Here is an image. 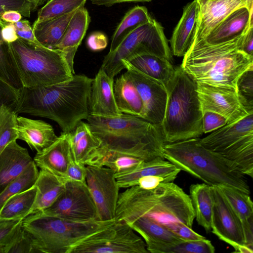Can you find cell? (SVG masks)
Segmentation results:
<instances>
[{"instance_id":"cell-1","label":"cell","mask_w":253,"mask_h":253,"mask_svg":"<svg viewBox=\"0 0 253 253\" xmlns=\"http://www.w3.org/2000/svg\"><path fill=\"white\" fill-rule=\"evenodd\" d=\"M93 79L74 74L59 83L19 91L15 112L46 118L55 122L62 132L72 130L89 113V98Z\"/></svg>"},{"instance_id":"cell-2","label":"cell","mask_w":253,"mask_h":253,"mask_svg":"<svg viewBox=\"0 0 253 253\" xmlns=\"http://www.w3.org/2000/svg\"><path fill=\"white\" fill-rule=\"evenodd\" d=\"M243 35L215 44L193 40L180 66L196 83L237 91L239 77L253 69V57L240 49Z\"/></svg>"},{"instance_id":"cell-3","label":"cell","mask_w":253,"mask_h":253,"mask_svg":"<svg viewBox=\"0 0 253 253\" xmlns=\"http://www.w3.org/2000/svg\"><path fill=\"white\" fill-rule=\"evenodd\" d=\"M137 218L165 226L181 222L192 228L195 213L189 195L172 182H162L152 189L135 185L120 193L115 220Z\"/></svg>"},{"instance_id":"cell-4","label":"cell","mask_w":253,"mask_h":253,"mask_svg":"<svg viewBox=\"0 0 253 253\" xmlns=\"http://www.w3.org/2000/svg\"><path fill=\"white\" fill-rule=\"evenodd\" d=\"M200 139L166 144L164 159L210 186H229L250 194L246 175L234 164L204 147Z\"/></svg>"},{"instance_id":"cell-5","label":"cell","mask_w":253,"mask_h":253,"mask_svg":"<svg viewBox=\"0 0 253 253\" xmlns=\"http://www.w3.org/2000/svg\"><path fill=\"white\" fill-rule=\"evenodd\" d=\"M166 88L167 100L160 126L166 144L199 137L203 132L197 83L179 66Z\"/></svg>"},{"instance_id":"cell-6","label":"cell","mask_w":253,"mask_h":253,"mask_svg":"<svg viewBox=\"0 0 253 253\" xmlns=\"http://www.w3.org/2000/svg\"><path fill=\"white\" fill-rule=\"evenodd\" d=\"M8 46L23 87L49 85L68 80L75 74L59 50L33 44L20 38Z\"/></svg>"},{"instance_id":"cell-7","label":"cell","mask_w":253,"mask_h":253,"mask_svg":"<svg viewBox=\"0 0 253 253\" xmlns=\"http://www.w3.org/2000/svg\"><path fill=\"white\" fill-rule=\"evenodd\" d=\"M115 221H75L36 213L25 218L21 225L35 253H67L75 244Z\"/></svg>"},{"instance_id":"cell-8","label":"cell","mask_w":253,"mask_h":253,"mask_svg":"<svg viewBox=\"0 0 253 253\" xmlns=\"http://www.w3.org/2000/svg\"><path fill=\"white\" fill-rule=\"evenodd\" d=\"M92 132L101 141L100 147L120 149L147 144L163 151L166 144L160 126L140 117L122 114L104 117L89 115L87 119Z\"/></svg>"},{"instance_id":"cell-9","label":"cell","mask_w":253,"mask_h":253,"mask_svg":"<svg viewBox=\"0 0 253 253\" xmlns=\"http://www.w3.org/2000/svg\"><path fill=\"white\" fill-rule=\"evenodd\" d=\"M142 54L155 55L172 63L171 51L164 28L153 18L130 32L115 49L109 51L100 68L114 78L124 69L123 61H128Z\"/></svg>"},{"instance_id":"cell-10","label":"cell","mask_w":253,"mask_h":253,"mask_svg":"<svg viewBox=\"0 0 253 253\" xmlns=\"http://www.w3.org/2000/svg\"><path fill=\"white\" fill-rule=\"evenodd\" d=\"M206 148L235 165L245 175L253 176V113L227 123L200 139Z\"/></svg>"},{"instance_id":"cell-11","label":"cell","mask_w":253,"mask_h":253,"mask_svg":"<svg viewBox=\"0 0 253 253\" xmlns=\"http://www.w3.org/2000/svg\"><path fill=\"white\" fill-rule=\"evenodd\" d=\"M143 239L126 222L116 221L84 238L67 253H148Z\"/></svg>"},{"instance_id":"cell-12","label":"cell","mask_w":253,"mask_h":253,"mask_svg":"<svg viewBox=\"0 0 253 253\" xmlns=\"http://www.w3.org/2000/svg\"><path fill=\"white\" fill-rule=\"evenodd\" d=\"M42 215L75 221L97 219L96 206L86 182L66 180L63 192Z\"/></svg>"},{"instance_id":"cell-13","label":"cell","mask_w":253,"mask_h":253,"mask_svg":"<svg viewBox=\"0 0 253 253\" xmlns=\"http://www.w3.org/2000/svg\"><path fill=\"white\" fill-rule=\"evenodd\" d=\"M212 201L211 230L221 240L229 244L235 253H253L246 245L241 220L219 187L210 186Z\"/></svg>"},{"instance_id":"cell-14","label":"cell","mask_w":253,"mask_h":253,"mask_svg":"<svg viewBox=\"0 0 253 253\" xmlns=\"http://www.w3.org/2000/svg\"><path fill=\"white\" fill-rule=\"evenodd\" d=\"M85 182L94 202L97 219H115L119 189L114 171L105 166L86 165Z\"/></svg>"},{"instance_id":"cell-15","label":"cell","mask_w":253,"mask_h":253,"mask_svg":"<svg viewBox=\"0 0 253 253\" xmlns=\"http://www.w3.org/2000/svg\"><path fill=\"white\" fill-rule=\"evenodd\" d=\"M122 63L142 102L143 108L140 117L161 126L167 100V92L165 85L138 71L127 61H123Z\"/></svg>"},{"instance_id":"cell-16","label":"cell","mask_w":253,"mask_h":253,"mask_svg":"<svg viewBox=\"0 0 253 253\" xmlns=\"http://www.w3.org/2000/svg\"><path fill=\"white\" fill-rule=\"evenodd\" d=\"M164 158L163 151L147 144L120 149H107L100 147L89 157L86 165L105 166L115 173L126 172L141 162Z\"/></svg>"},{"instance_id":"cell-17","label":"cell","mask_w":253,"mask_h":253,"mask_svg":"<svg viewBox=\"0 0 253 253\" xmlns=\"http://www.w3.org/2000/svg\"><path fill=\"white\" fill-rule=\"evenodd\" d=\"M197 92L202 111L218 113L227 120V123L252 114L244 108L235 89L197 83Z\"/></svg>"},{"instance_id":"cell-18","label":"cell","mask_w":253,"mask_h":253,"mask_svg":"<svg viewBox=\"0 0 253 253\" xmlns=\"http://www.w3.org/2000/svg\"><path fill=\"white\" fill-rule=\"evenodd\" d=\"M114 78L101 68L93 79L89 98V115L112 117L123 113L119 110L114 94Z\"/></svg>"},{"instance_id":"cell-19","label":"cell","mask_w":253,"mask_h":253,"mask_svg":"<svg viewBox=\"0 0 253 253\" xmlns=\"http://www.w3.org/2000/svg\"><path fill=\"white\" fill-rule=\"evenodd\" d=\"M181 170L172 163L163 158L143 161L126 172L115 173L120 188H127L137 184L140 178L157 175L164 178L166 182H173Z\"/></svg>"},{"instance_id":"cell-20","label":"cell","mask_w":253,"mask_h":253,"mask_svg":"<svg viewBox=\"0 0 253 253\" xmlns=\"http://www.w3.org/2000/svg\"><path fill=\"white\" fill-rule=\"evenodd\" d=\"M246 7L241 0H210L199 5V12L193 40H203L228 15Z\"/></svg>"},{"instance_id":"cell-21","label":"cell","mask_w":253,"mask_h":253,"mask_svg":"<svg viewBox=\"0 0 253 253\" xmlns=\"http://www.w3.org/2000/svg\"><path fill=\"white\" fill-rule=\"evenodd\" d=\"M72 157L67 133L62 132L49 146L40 152H37L33 160L41 169L65 178L67 168Z\"/></svg>"},{"instance_id":"cell-22","label":"cell","mask_w":253,"mask_h":253,"mask_svg":"<svg viewBox=\"0 0 253 253\" xmlns=\"http://www.w3.org/2000/svg\"><path fill=\"white\" fill-rule=\"evenodd\" d=\"M253 26V7L239 8L228 15L203 40L210 44L226 42L244 34Z\"/></svg>"},{"instance_id":"cell-23","label":"cell","mask_w":253,"mask_h":253,"mask_svg":"<svg viewBox=\"0 0 253 253\" xmlns=\"http://www.w3.org/2000/svg\"><path fill=\"white\" fill-rule=\"evenodd\" d=\"M17 139L25 141L31 149L40 152L57 139L54 130L49 124L40 120L17 116Z\"/></svg>"},{"instance_id":"cell-24","label":"cell","mask_w":253,"mask_h":253,"mask_svg":"<svg viewBox=\"0 0 253 253\" xmlns=\"http://www.w3.org/2000/svg\"><path fill=\"white\" fill-rule=\"evenodd\" d=\"M90 21L88 12L84 7L78 9L71 18L62 38L55 47L62 52L74 74L75 55L85 36Z\"/></svg>"},{"instance_id":"cell-25","label":"cell","mask_w":253,"mask_h":253,"mask_svg":"<svg viewBox=\"0 0 253 253\" xmlns=\"http://www.w3.org/2000/svg\"><path fill=\"white\" fill-rule=\"evenodd\" d=\"M33 162L27 149L16 140L9 142L0 153V193Z\"/></svg>"},{"instance_id":"cell-26","label":"cell","mask_w":253,"mask_h":253,"mask_svg":"<svg viewBox=\"0 0 253 253\" xmlns=\"http://www.w3.org/2000/svg\"><path fill=\"white\" fill-rule=\"evenodd\" d=\"M199 12L197 0L189 2L183 7L182 15L170 40L171 51L174 55L184 56L189 48L194 36Z\"/></svg>"},{"instance_id":"cell-27","label":"cell","mask_w":253,"mask_h":253,"mask_svg":"<svg viewBox=\"0 0 253 253\" xmlns=\"http://www.w3.org/2000/svg\"><path fill=\"white\" fill-rule=\"evenodd\" d=\"M65 182L64 178L41 169L34 184L37 188L35 201L28 215L42 212L50 207L63 192Z\"/></svg>"},{"instance_id":"cell-28","label":"cell","mask_w":253,"mask_h":253,"mask_svg":"<svg viewBox=\"0 0 253 253\" xmlns=\"http://www.w3.org/2000/svg\"><path fill=\"white\" fill-rule=\"evenodd\" d=\"M67 138L73 159L85 165L91 155L101 144L88 124L83 121L67 133Z\"/></svg>"},{"instance_id":"cell-29","label":"cell","mask_w":253,"mask_h":253,"mask_svg":"<svg viewBox=\"0 0 253 253\" xmlns=\"http://www.w3.org/2000/svg\"><path fill=\"white\" fill-rule=\"evenodd\" d=\"M218 187L242 221L246 243L253 244V204L249 194L229 186Z\"/></svg>"},{"instance_id":"cell-30","label":"cell","mask_w":253,"mask_h":253,"mask_svg":"<svg viewBox=\"0 0 253 253\" xmlns=\"http://www.w3.org/2000/svg\"><path fill=\"white\" fill-rule=\"evenodd\" d=\"M113 88L115 101L120 112L140 117L143 108L142 102L126 72L116 79Z\"/></svg>"},{"instance_id":"cell-31","label":"cell","mask_w":253,"mask_h":253,"mask_svg":"<svg viewBox=\"0 0 253 253\" xmlns=\"http://www.w3.org/2000/svg\"><path fill=\"white\" fill-rule=\"evenodd\" d=\"M127 62L138 71L161 82L165 87L174 72L171 62L153 54H139Z\"/></svg>"},{"instance_id":"cell-32","label":"cell","mask_w":253,"mask_h":253,"mask_svg":"<svg viewBox=\"0 0 253 253\" xmlns=\"http://www.w3.org/2000/svg\"><path fill=\"white\" fill-rule=\"evenodd\" d=\"M76 10L56 18L34 23L32 29L37 41L47 48L55 49Z\"/></svg>"},{"instance_id":"cell-33","label":"cell","mask_w":253,"mask_h":253,"mask_svg":"<svg viewBox=\"0 0 253 253\" xmlns=\"http://www.w3.org/2000/svg\"><path fill=\"white\" fill-rule=\"evenodd\" d=\"M189 193L195 218L207 232L210 231L212 208L210 185L205 183L192 184Z\"/></svg>"},{"instance_id":"cell-34","label":"cell","mask_w":253,"mask_h":253,"mask_svg":"<svg viewBox=\"0 0 253 253\" xmlns=\"http://www.w3.org/2000/svg\"><path fill=\"white\" fill-rule=\"evenodd\" d=\"M125 222L143 239L146 245L154 243H171L181 240L164 225L146 218H134Z\"/></svg>"},{"instance_id":"cell-35","label":"cell","mask_w":253,"mask_h":253,"mask_svg":"<svg viewBox=\"0 0 253 253\" xmlns=\"http://www.w3.org/2000/svg\"><path fill=\"white\" fill-rule=\"evenodd\" d=\"M36 194L37 188L34 185L8 199L0 210V218L23 220L34 205Z\"/></svg>"},{"instance_id":"cell-36","label":"cell","mask_w":253,"mask_h":253,"mask_svg":"<svg viewBox=\"0 0 253 253\" xmlns=\"http://www.w3.org/2000/svg\"><path fill=\"white\" fill-rule=\"evenodd\" d=\"M151 253H214L215 248L211 241L205 238L199 240L175 242H159L146 245Z\"/></svg>"},{"instance_id":"cell-37","label":"cell","mask_w":253,"mask_h":253,"mask_svg":"<svg viewBox=\"0 0 253 253\" xmlns=\"http://www.w3.org/2000/svg\"><path fill=\"white\" fill-rule=\"evenodd\" d=\"M152 18L145 6L137 5L130 9L126 13L114 31L109 52L115 49L130 32L150 21Z\"/></svg>"},{"instance_id":"cell-38","label":"cell","mask_w":253,"mask_h":253,"mask_svg":"<svg viewBox=\"0 0 253 253\" xmlns=\"http://www.w3.org/2000/svg\"><path fill=\"white\" fill-rule=\"evenodd\" d=\"M39 173L34 161L19 176L8 184L0 193V210L8 199L34 186Z\"/></svg>"},{"instance_id":"cell-39","label":"cell","mask_w":253,"mask_h":253,"mask_svg":"<svg viewBox=\"0 0 253 253\" xmlns=\"http://www.w3.org/2000/svg\"><path fill=\"white\" fill-rule=\"evenodd\" d=\"M86 0H50L39 10L34 23L56 18L84 7Z\"/></svg>"},{"instance_id":"cell-40","label":"cell","mask_w":253,"mask_h":253,"mask_svg":"<svg viewBox=\"0 0 253 253\" xmlns=\"http://www.w3.org/2000/svg\"><path fill=\"white\" fill-rule=\"evenodd\" d=\"M0 79L18 91H19L23 87L12 61L9 52L8 43L2 39L0 34Z\"/></svg>"},{"instance_id":"cell-41","label":"cell","mask_w":253,"mask_h":253,"mask_svg":"<svg viewBox=\"0 0 253 253\" xmlns=\"http://www.w3.org/2000/svg\"><path fill=\"white\" fill-rule=\"evenodd\" d=\"M237 92L240 100L249 113H253V69L244 72L237 82Z\"/></svg>"},{"instance_id":"cell-42","label":"cell","mask_w":253,"mask_h":253,"mask_svg":"<svg viewBox=\"0 0 253 253\" xmlns=\"http://www.w3.org/2000/svg\"><path fill=\"white\" fill-rule=\"evenodd\" d=\"M37 7L27 0H0V18L3 12L7 10L17 11L26 17H30L31 12Z\"/></svg>"},{"instance_id":"cell-43","label":"cell","mask_w":253,"mask_h":253,"mask_svg":"<svg viewBox=\"0 0 253 253\" xmlns=\"http://www.w3.org/2000/svg\"><path fill=\"white\" fill-rule=\"evenodd\" d=\"M227 124V120L215 112L202 111V130L203 133L211 132Z\"/></svg>"},{"instance_id":"cell-44","label":"cell","mask_w":253,"mask_h":253,"mask_svg":"<svg viewBox=\"0 0 253 253\" xmlns=\"http://www.w3.org/2000/svg\"><path fill=\"white\" fill-rule=\"evenodd\" d=\"M165 227L181 240L193 241L206 238L204 236L195 232L192 228L181 222H172Z\"/></svg>"},{"instance_id":"cell-45","label":"cell","mask_w":253,"mask_h":253,"mask_svg":"<svg viewBox=\"0 0 253 253\" xmlns=\"http://www.w3.org/2000/svg\"><path fill=\"white\" fill-rule=\"evenodd\" d=\"M86 174V165L76 162L72 157L67 168L65 180L85 182Z\"/></svg>"},{"instance_id":"cell-46","label":"cell","mask_w":253,"mask_h":253,"mask_svg":"<svg viewBox=\"0 0 253 253\" xmlns=\"http://www.w3.org/2000/svg\"><path fill=\"white\" fill-rule=\"evenodd\" d=\"M18 95L19 91L0 79V107L4 105L14 109Z\"/></svg>"},{"instance_id":"cell-47","label":"cell","mask_w":253,"mask_h":253,"mask_svg":"<svg viewBox=\"0 0 253 253\" xmlns=\"http://www.w3.org/2000/svg\"><path fill=\"white\" fill-rule=\"evenodd\" d=\"M22 220L0 218V244L4 246L5 249L11 232Z\"/></svg>"},{"instance_id":"cell-48","label":"cell","mask_w":253,"mask_h":253,"mask_svg":"<svg viewBox=\"0 0 253 253\" xmlns=\"http://www.w3.org/2000/svg\"><path fill=\"white\" fill-rule=\"evenodd\" d=\"M108 44L107 37L102 33L95 32L91 33L87 40V46L94 51L105 48Z\"/></svg>"},{"instance_id":"cell-49","label":"cell","mask_w":253,"mask_h":253,"mask_svg":"<svg viewBox=\"0 0 253 253\" xmlns=\"http://www.w3.org/2000/svg\"><path fill=\"white\" fill-rule=\"evenodd\" d=\"M33 253L34 250L31 241L23 230V232L11 247L8 253Z\"/></svg>"},{"instance_id":"cell-50","label":"cell","mask_w":253,"mask_h":253,"mask_svg":"<svg viewBox=\"0 0 253 253\" xmlns=\"http://www.w3.org/2000/svg\"><path fill=\"white\" fill-rule=\"evenodd\" d=\"M0 26L1 36L5 42H14L19 38L14 23L6 22L0 18Z\"/></svg>"},{"instance_id":"cell-51","label":"cell","mask_w":253,"mask_h":253,"mask_svg":"<svg viewBox=\"0 0 253 253\" xmlns=\"http://www.w3.org/2000/svg\"><path fill=\"white\" fill-rule=\"evenodd\" d=\"M162 182H166L162 177L148 175L139 179L136 185L142 189L149 190L156 188Z\"/></svg>"},{"instance_id":"cell-52","label":"cell","mask_w":253,"mask_h":253,"mask_svg":"<svg viewBox=\"0 0 253 253\" xmlns=\"http://www.w3.org/2000/svg\"><path fill=\"white\" fill-rule=\"evenodd\" d=\"M240 49L247 54L253 57V26L250 27L244 34Z\"/></svg>"},{"instance_id":"cell-53","label":"cell","mask_w":253,"mask_h":253,"mask_svg":"<svg viewBox=\"0 0 253 253\" xmlns=\"http://www.w3.org/2000/svg\"><path fill=\"white\" fill-rule=\"evenodd\" d=\"M16 33L19 38L27 41L30 43L39 45H42L35 37L32 28L26 30L16 29Z\"/></svg>"},{"instance_id":"cell-54","label":"cell","mask_w":253,"mask_h":253,"mask_svg":"<svg viewBox=\"0 0 253 253\" xmlns=\"http://www.w3.org/2000/svg\"><path fill=\"white\" fill-rule=\"evenodd\" d=\"M93 4L110 7L113 5L126 2H149L153 0H90Z\"/></svg>"},{"instance_id":"cell-55","label":"cell","mask_w":253,"mask_h":253,"mask_svg":"<svg viewBox=\"0 0 253 253\" xmlns=\"http://www.w3.org/2000/svg\"><path fill=\"white\" fill-rule=\"evenodd\" d=\"M0 18L6 22L15 23L21 20L22 15L17 11L7 10L2 13Z\"/></svg>"},{"instance_id":"cell-56","label":"cell","mask_w":253,"mask_h":253,"mask_svg":"<svg viewBox=\"0 0 253 253\" xmlns=\"http://www.w3.org/2000/svg\"><path fill=\"white\" fill-rule=\"evenodd\" d=\"M249 10L253 7V0H241Z\"/></svg>"},{"instance_id":"cell-57","label":"cell","mask_w":253,"mask_h":253,"mask_svg":"<svg viewBox=\"0 0 253 253\" xmlns=\"http://www.w3.org/2000/svg\"><path fill=\"white\" fill-rule=\"evenodd\" d=\"M34 4L37 7L43 4L46 0H27Z\"/></svg>"},{"instance_id":"cell-58","label":"cell","mask_w":253,"mask_h":253,"mask_svg":"<svg viewBox=\"0 0 253 253\" xmlns=\"http://www.w3.org/2000/svg\"><path fill=\"white\" fill-rule=\"evenodd\" d=\"M0 253H5L4 246L1 244H0Z\"/></svg>"},{"instance_id":"cell-59","label":"cell","mask_w":253,"mask_h":253,"mask_svg":"<svg viewBox=\"0 0 253 253\" xmlns=\"http://www.w3.org/2000/svg\"><path fill=\"white\" fill-rule=\"evenodd\" d=\"M210 0H197L199 5H202Z\"/></svg>"}]
</instances>
